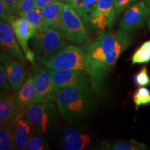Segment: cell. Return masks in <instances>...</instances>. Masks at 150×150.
Returning <instances> with one entry per match:
<instances>
[{
	"label": "cell",
	"instance_id": "17",
	"mask_svg": "<svg viewBox=\"0 0 150 150\" xmlns=\"http://www.w3.org/2000/svg\"><path fill=\"white\" fill-rule=\"evenodd\" d=\"M16 94L11 92H1L0 98V125L8 122L19 111Z\"/></svg>",
	"mask_w": 150,
	"mask_h": 150
},
{
	"label": "cell",
	"instance_id": "14",
	"mask_svg": "<svg viewBox=\"0 0 150 150\" xmlns=\"http://www.w3.org/2000/svg\"><path fill=\"white\" fill-rule=\"evenodd\" d=\"M16 102L20 109L25 110L38 104V94L33 74H29L27 80L18 91Z\"/></svg>",
	"mask_w": 150,
	"mask_h": 150
},
{
	"label": "cell",
	"instance_id": "29",
	"mask_svg": "<svg viewBox=\"0 0 150 150\" xmlns=\"http://www.w3.org/2000/svg\"><path fill=\"white\" fill-rule=\"evenodd\" d=\"M17 16L15 11L6 4L4 0H0V16L1 20L10 22Z\"/></svg>",
	"mask_w": 150,
	"mask_h": 150
},
{
	"label": "cell",
	"instance_id": "36",
	"mask_svg": "<svg viewBox=\"0 0 150 150\" xmlns=\"http://www.w3.org/2000/svg\"><path fill=\"white\" fill-rule=\"evenodd\" d=\"M148 26H149V28L150 29V18L148 19Z\"/></svg>",
	"mask_w": 150,
	"mask_h": 150
},
{
	"label": "cell",
	"instance_id": "34",
	"mask_svg": "<svg viewBox=\"0 0 150 150\" xmlns=\"http://www.w3.org/2000/svg\"><path fill=\"white\" fill-rule=\"evenodd\" d=\"M141 47L147 50V51L150 52V40L145 41V42L142 43Z\"/></svg>",
	"mask_w": 150,
	"mask_h": 150
},
{
	"label": "cell",
	"instance_id": "19",
	"mask_svg": "<svg viewBox=\"0 0 150 150\" xmlns=\"http://www.w3.org/2000/svg\"><path fill=\"white\" fill-rule=\"evenodd\" d=\"M15 136L13 119L0 126V149L10 150L14 149Z\"/></svg>",
	"mask_w": 150,
	"mask_h": 150
},
{
	"label": "cell",
	"instance_id": "31",
	"mask_svg": "<svg viewBox=\"0 0 150 150\" xmlns=\"http://www.w3.org/2000/svg\"><path fill=\"white\" fill-rule=\"evenodd\" d=\"M136 0H114L116 16L120 15L125 9L132 5Z\"/></svg>",
	"mask_w": 150,
	"mask_h": 150
},
{
	"label": "cell",
	"instance_id": "26",
	"mask_svg": "<svg viewBox=\"0 0 150 150\" xmlns=\"http://www.w3.org/2000/svg\"><path fill=\"white\" fill-rule=\"evenodd\" d=\"M47 149V145L40 135H33L28 140L25 149L27 150H43Z\"/></svg>",
	"mask_w": 150,
	"mask_h": 150
},
{
	"label": "cell",
	"instance_id": "5",
	"mask_svg": "<svg viewBox=\"0 0 150 150\" xmlns=\"http://www.w3.org/2000/svg\"><path fill=\"white\" fill-rule=\"evenodd\" d=\"M24 117L34 134L40 136L51 131L58 120L55 106L51 102L38 103L26 108Z\"/></svg>",
	"mask_w": 150,
	"mask_h": 150
},
{
	"label": "cell",
	"instance_id": "4",
	"mask_svg": "<svg viewBox=\"0 0 150 150\" xmlns=\"http://www.w3.org/2000/svg\"><path fill=\"white\" fill-rule=\"evenodd\" d=\"M66 40L63 32L48 28L42 31H35L30 45L35 59L44 65L66 46Z\"/></svg>",
	"mask_w": 150,
	"mask_h": 150
},
{
	"label": "cell",
	"instance_id": "25",
	"mask_svg": "<svg viewBox=\"0 0 150 150\" xmlns=\"http://www.w3.org/2000/svg\"><path fill=\"white\" fill-rule=\"evenodd\" d=\"M150 61V52L145 50L141 46L137 49L131 57V63L135 64H142L147 63Z\"/></svg>",
	"mask_w": 150,
	"mask_h": 150
},
{
	"label": "cell",
	"instance_id": "13",
	"mask_svg": "<svg viewBox=\"0 0 150 150\" xmlns=\"http://www.w3.org/2000/svg\"><path fill=\"white\" fill-rule=\"evenodd\" d=\"M25 110L20 109L13 118L14 125L15 149H25L28 140L34 134L33 129L24 117Z\"/></svg>",
	"mask_w": 150,
	"mask_h": 150
},
{
	"label": "cell",
	"instance_id": "9",
	"mask_svg": "<svg viewBox=\"0 0 150 150\" xmlns=\"http://www.w3.org/2000/svg\"><path fill=\"white\" fill-rule=\"evenodd\" d=\"M38 94V103L51 102L59 91L48 70L39 67L33 74Z\"/></svg>",
	"mask_w": 150,
	"mask_h": 150
},
{
	"label": "cell",
	"instance_id": "35",
	"mask_svg": "<svg viewBox=\"0 0 150 150\" xmlns=\"http://www.w3.org/2000/svg\"><path fill=\"white\" fill-rule=\"evenodd\" d=\"M146 1V4H147V5L148 6V7L149 8V10H150V0H145Z\"/></svg>",
	"mask_w": 150,
	"mask_h": 150
},
{
	"label": "cell",
	"instance_id": "8",
	"mask_svg": "<svg viewBox=\"0 0 150 150\" xmlns=\"http://www.w3.org/2000/svg\"><path fill=\"white\" fill-rule=\"evenodd\" d=\"M9 23L13 30L22 51L25 54L26 59L34 64L35 60V54L32 49L29 48V41L32 38L36 29L29 21L21 16L15 17L9 22Z\"/></svg>",
	"mask_w": 150,
	"mask_h": 150
},
{
	"label": "cell",
	"instance_id": "1",
	"mask_svg": "<svg viewBox=\"0 0 150 150\" xmlns=\"http://www.w3.org/2000/svg\"><path fill=\"white\" fill-rule=\"evenodd\" d=\"M132 38L133 30L104 31L83 46L88 59L102 81L107 77L123 52L131 45Z\"/></svg>",
	"mask_w": 150,
	"mask_h": 150
},
{
	"label": "cell",
	"instance_id": "12",
	"mask_svg": "<svg viewBox=\"0 0 150 150\" xmlns=\"http://www.w3.org/2000/svg\"><path fill=\"white\" fill-rule=\"evenodd\" d=\"M16 40V35L8 22L1 20L0 22V44L4 51L13 57L24 63L26 57L22 53L21 49Z\"/></svg>",
	"mask_w": 150,
	"mask_h": 150
},
{
	"label": "cell",
	"instance_id": "10",
	"mask_svg": "<svg viewBox=\"0 0 150 150\" xmlns=\"http://www.w3.org/2000/svg\"><path fill=\"white\" fill-rule=\"evenodd\" d=\"M149 15V8L144 1L133 4L127 8L121 21L120 22V29L133 30L141 27Z\"/></svg>",
	"mask_w": 150,
	"mask_h": 150
},
{
	"label": "cell",
	"instance_id": "23",
	"mask_svg": "<svg viewBox=\"0 0 150 150\" xmlns=\"http://www.w3.org/2000/svg\"><path fill=\"white\" fill-rule=\"evenodd\" d=\"M133 101L136 110L141 106L150 104V91L145 86L138 88L133 95Z\"/></svg>",
	"mask_w": 150,
	"mask_h": 150
},
{
	"label": "cell",
	"instance_id": "2",
	"mask_svg": "<svg viewBox=\"0 0 150 150\" xmlns=\"http://www.w3.org/2000/svg\"><path fill=\"white\" fill-rule=\"evenodd\" d=\"M46 68L54 70H71L84 72L91 76L93 91H100L102 80L90 63L83 50L75 45L65 46L59 53L44 64Z\"/></svg>",
	"mask_w": 150,
	"mask_h": 150
},
{
	"label": "cell",
	"instance_id": "21",
	"mask_svg": "<svg viewBox=\"0 0 150 150\" xmlns=\"http://www.w3.org/2000/svg\"><path fill=\"white\" fill-rule=\"evenodd\" d=\"M104 149L109 150H145L147 148L145 144L135 140H120L108 142L104 146Z\"/></svg>",
	"mask_w": 150,
	"mask_h": 150
},
{
	"label": "cell",
	"instance_id": "20",
	"mask_svg": "<svg viewBox=\"0 0 150 150\" xmlns=\"http://www.w3.org/2000/svg\"><path fill=\"white\" fill-rule=\"evenodd\" d=\"M113 23L114 22L108 14L96 10L91 17L88 27L102 33L110 29Z\"/></svg>",
	"mask_w": 150,
	"mask_h": 150
},
{
	"label": "cell",
	"instance_id": "15",
	"mask_svg": "<svg viewBox=\"0 0 150 150\" xmlns=\"http://www.w3.org/2000/svg\"><path fill=\"white\" fill-rule=\"evenodd\" d=\"M91 138L88 134H82L72 127L63 132V146L65 150H82L89 145Z\"/></svg>",
	"mask_w": 150,
	"mask_h": 150
},
{
	"label": "cell",
	"instance_id": "28",
	"mask_svg": "<svg viewBox=\"0 0 150 150\" xmlns=\"http://www.w3.org/2000/svg\"><path fill=\"white\" fill-rule=\"evenodd\" d=\"M35 8V0H20L16 8V13L18 16H22Z\"/></svg>",
	"mask_w": 150,
	"mask_h": 150
},
{
	"label": "cell",
	"instance_id": "32",
	"mask_svg": "<svg viewBox=\"0 0 150 150\" xmlns=\"http://www.w3.org/2000/svg\"><path fill=\"white\" fill-rule=\"evenodd\" d=\"M58 1H65L66 0H35V8L42 9L43 7H45L49 4H51L52 2H55Z\"/></svg>",
	"mask_w": 150,
	"mask_h": 150
},
{
	"label": "cell",
	"instance_id": "22",
	"mask_svg": "<svg viewBox=\"0 0 150 150\" xmlns=\"http://www.w3.org/2000/svg\"><path fill=\"white\" fill-rule=\"evenodd\" d=\"M29 21L38 31H42L48 29L41 12V9L35 8L21 16Z\"/></svg>",
	"mask_w": 150,
	"mask_h": 150
},
{
	"label": "cell",
	"instance_id": "30",
	"mask_svg": "<svg viewBox=\"0 0 150 150\" xmlns=\"http://www.w3.org/2000/svg\"><path fill=\"white\" fill-rule=\"evenodd\" d=\"M8 82L4 67L2 62H1L0 63V86H1V91L11 92V86L8 84Z\"/></svg>",
	"mask_w": 150,
	"mask_h": 150
},
{
	"label": "cell",
	"instance_id": "33",
	"mask_svg": "<svg viewBox=\"0 0 150 150\" xmlns=\"http://www.w3.org/2000/svg\"><path fill=\"white\" fill-rule=\"evenodd\" d=\"M19 1L20 0H4V1L6 4L7 5L9 6L11 8H12L16 12V8L17 6V4H18Z\"/></svg>",
	"mask_w": 150,
	"mask_h": 150
},
{
	"label": "cell",
	"instance_id": "7",
	"mask_svg": "<svg viewBox=\"0 0 150 150\" xmlns=\"http://www.w3.org/2000/svg\"><path fill=\"white\" fill-rule=\"evenodd\" d=\"M54 83L59 88H76L89 91L93 90L91 76L86 73L71 70L48 69Z\"/></svg>",
	"mask_w": 150,
	"mask_h": 150
},
{
	"label": "cell",
	"instance_id": "24",
	"mask_svg": "<svg viewBox=\"0 0 150 150\" xmlns=\"http://www.w3.org/2000/svg\"><path fill=\"white\" fill-rule=\"evenodd\" d=\"M96 10L108 14L112 21H115L116 13L114 0H98Z\"/></svg>",
	"mask_w": 150,
	"mask_h": 150
},
{
	"label": "cell",
	"instance_id": "16",
	"mask_svg": "<svg viewBox=\"0 0 150 150\" xmlns=\"http://www.w3.org/2000/svg\"><path fill=\"white\" fill-rule=\"evenodd\" d=\"M65 4L63 1H55L49 4L41 9L43 18L49 28L63 32L62 11Z\"/></svg>",
	"mask_w": 150,
	"mask_h": 150
},
{
	"label": "cell",
	"instance_id": "6",
	"mask_svg": "<svg viewBox=\"0 0 150 150\" xmlns=\"http://www.w3.org/2000/svg\"><path fill=\"white\" fill-rule=\"evenodd\" d=\"M63 32L67 40L79 45H86L90 42L86 24L79 15L68 4H65L62 11Z\"/></svg>",
	"mask_w": 150,
	"mask_h": 150
},
{
	"label": "cell",
	"instance_id": "18",
	"mask_svg": "<svg viewBox=\"0 0 150 150\" xmlns=\"http://www.w3.org/2000/svg\"><path fill=\"white\" fill-rule=\"evenodd\" d=\"M66 1L88 27L91 17L97 9L98 0H66Z\"/></svg>",
	"mask_w": 150,
	"mask_h": 150
},
{
	"label": "cell",
	"instance_id": "11",
	"mask_svg": "<svg viewBox=\"0 0 150 150\" xmlns=\"http://www.w3.org/2000/svg\"><path fill=\"white\" fill-rule=\"evenodd\" d=\"M10 55V54H9ZM8 53L1 52V62H2L9 83L14 91L20 90L24 83L26 72L24 65L20 61L13 59Z\"/></svg>",
	"mask_w": 150,
	"mask_h": 150
},
{
	"label": "cell",
	"instance_id": "3",
	"mask_svg": "<svg viewBox=\"0 0 150 150\" xmlns=\"http://www.w3.org/2000/svg\"><path fill=\"white\" fill-rule=\"evenodd\" d=\"M56 102L62 117L68 123L86 117L91 112L95 103L89 91L76 88H60Z\"/></svg>",
	"mask_w": 150,
	"mask_h": 150
},
{
	"label": "cell",
	"instance_id": "27",
	"mask_svg": "<svg viewBox=\"0 0 150 150\" xmlns=\"http://www.w3.org/2000/svg\"><path fill=\"white\" fill-rule=\"evenodd\" d=\"M134 82L136 85L139 87L150 85V76L148 73V69L146 65L142 66L139 72L135 74Z\"/></svg>",
	"mask_w": 150,
	"mask_h": 150
}]
</instances>
